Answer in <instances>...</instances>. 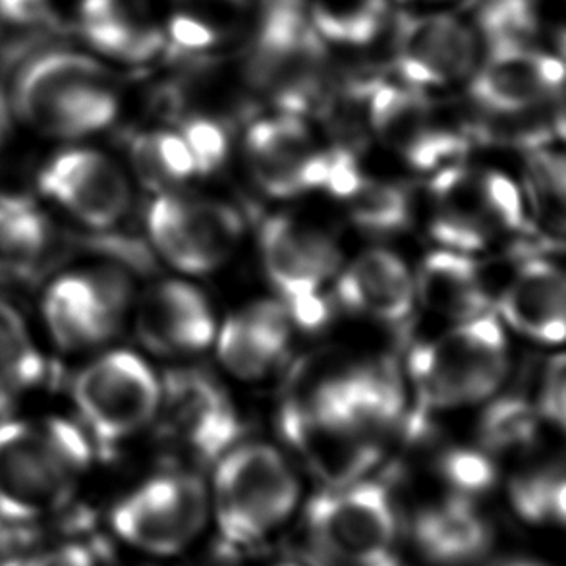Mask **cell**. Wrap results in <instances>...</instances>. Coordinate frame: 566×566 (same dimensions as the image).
I'll return each instance as SVG.
<instances>
[{"label": "cell", "instance_id": "9", "mask_svg": "<svg viewBox=\"0 0 566 566\" xmlns=\"http://www.w3.org/2000/svg\"><path fill=\"white\" fill-rule=\"evenodd\" d=\"M206 521V488L188 474L159 475L144 483L111 514L116 536L154 555L180 552L198 536Z\"/></svg>", "mask_w": 566, "mask_h": 566}, {"label": "cell", "instance_id": "16", "mask_svg": "<svg viewBox=\"0 0 566 566\" xmlns=\"http://www.w3.org/2000/svg\"><path fill=\"white\" fill-rule=\"evenodd\" d=\"M161 406L172 437L203 462L222 457L240 436L227 392L206 374H172L161 390Z\"/></svg>", "mask_w": 566, "mask_h": 566}, {"label": "cell", "instance_id": "7", "mask_svg": "<svg viewBox=\"0 0 566 566\" xmlns=\"http://www.w3.org/2000/svg\"><path fill=\"white\" fill-rule=\"evenodd\" d=\"M260 244L265 271L292 322L319 327L327 319L323 284L335 275L340 261L337 245L319 230L283 217L265 221Z\"/></svg>", "mask_w": 566, "mask_h": 566}, {"label": "cell", "instance_id": "26", "mask_svg": "<svg viewBox=\"0 0 566 566\" xmlns=\"http://www.w3.org/2000/svg\"><path fill=\"white\" fill-rule=\"evenodd\" d=\"M51 244L45 214L20 196H0V279L20 281L38 271Z\"/></svg>", "mask_w": 566, "mask_h": 566}, {"label": "cell", "instance_id": "34", "mask_svg": "<svg viewBox=\"0 0 566 566\" xmlns=\"http://www.w3.org/2000/svg\"><path fill=\"white\" fill-rule=\"evenodd\" d=\"M480 35L490 51L530 49L537 33L534 0H485L478 15Z\"/></svg>", "mask_w": 566, "mask_h": 566}, {"label": "cell", "instance_id": "5", "mask_svg": "<svg viewBox=\"0 0 566 566\" xmlns=\"http://www.w3.org/2000/svg\"><path fill=\"white\" fill-rule=\"evenodd\" d=\"M161 390L146 361L118 350L101 356L77 374L72 398L101 443H118L154 420L161 408Z\"/></svg>", "mask_w": 566, "mask_h": 566}, {"label": "cell", "instance_id": "2", "mask_svg": "<svg viewBox=\"0 0 566 566\" xmlns=\"http://www.w3.org/2000/svg\"><path fill=\"white\" fill-rule=\"evenodd\" d=\"M14 105L31 128L54 138L90 136L118 113L107 70L77 53H49L30 62L15 82Z\"/></svg>", "mask_w": 566, "mask_h": 566}, {"label": "cell", "instance_id": "29", "mask_svg": "<svg viewBox=\"0 0 566 566\" xmlns=\"http://www.w3.org/2000/svg\"><path fill=\"white\" fill-rule=\"evenodd\" d=\"M132 167L139 180L161 193L198 175L190 149L180 134L144 132L132 139Z\"/></svg>", "mask_w": 566, "mask_h": 566}, {"label": "cell", "instance_id": "12", "mask_svg": "<svg viewBox=\"0 0 566 566\" xmlns=\"http://www.w3.org/2000/svg\"><path fill=\"white\" fill-rule=\"evenodd\" d=\"M281 429L310 472L327 488L360 482L381 457L377 444L312 397L284 406Z\"/></svg>", "mask_w": 566, "mask_h": 566}, {"label": "cell", "instance_id": "8", "mask_svg": "<svg viewBox=\"0 0 566 566\" xmlns=\"http://www.w3.org/2000/svg\"><path fill=\"white\" fill-rule=\"evenodd\" d=\"M307 532L315 552L364 559L389 553L397 536V511L381 483L354 482L312 499Z\"/></svg>", "mask_w": 566, "mask_h": 566}, {"label": "cell", "instance_id": "14", "mask_svg": "<svg viewBox=\"0 0 566 566\" xmlns=\"http://www.w3.org/2000/svg\"><path fill=\"white\" fill-rule=\"evenodd\" d=\"M39 186L66 213L92 229H108L130 207V182L107 155L69 149L46 163Z\"/></svg>", "mask_w": 566, "mask_h": 566}, {"label": "cell", "instance_id": "10", "mask_svg": "<svg viewBox=\"0 0 566 566\" xmlns=\"http://www.w3.org/2000/svg\"><path fill=\"white\" fill-rule=\"evenodd\" d=\"M130 304V279L120 269H85L49 286L43 314L54 343L77 353L113 337Z\"/></svg>", "mask_w": 566, "mask_h": 566}, {"label": "cell", "instance_id": "45", "mask_svg": "<svg viewBox=\"0 0 566 566\" xmlns=\"http://www.w3.org/2000/svg\"><path fill=\"white\" fill-rule=\"evenodd\" d=\"M499 566H542L536 565V563H524V560H514V563H503V565Z\"/></svg>", "mask_w": 566, "mask_h": 566}, {"label": "cell", "instance_id": "39", "mask_svg": "<svg viewBox=\"0 0 566 566\" xmlns=\"http://www.w3.org/2000/svg\"><path fill=\"white\" fill-rule=\"evenodd\" d=\"M566 376L565 358L557 356L547 364L545 369L544 382L539 389V402H537V413L544 416L545 420L552 421L555 426L563 428L565 426L566 412Z\"/></svg>", "mask_w": 566, "mask_h": 566}, {"label": "cell", "instance_id": "24", "mask_svg": "<svg viewBox=\"0 0 566 566\" xmlns=\"http://www.w3.org/2000/svg\"><path fill=\"white\" fill-rule=\"evenodd\" d=\"M412 537L437 566H464L482 559L491 545L490 524L467 497L444 499L416 514Z\"/></svg>", "mask_w": 566, "mask_h": 566}, {"label": "cell", "instance_id": "19", "mask_svg": "<svg viewBox=\"0 0 566 566\" xmlns=\"http://www.w3.org/2000/svg\"><path fill=\"white\" fill-rule=\"evenodd\" d=\"M312 398L331 408L379 449L382 439L397 429L405 410L395 371L381 366L354 369L323 382Z\"/></svg>", "mask_w": 566, "mask_h": 566}, {"label": "cell", "instance_id": "42", "mask_svg": "<svg viewBox=\"0 0 566 566\" xmlns=\"http://www.w3.org/2000/svg\"><path fill=\"white\" fill-rule=\"evenodd\" d=\"M306 559L310 566H400V563L390 553H382L376 557H364V559H343V557H333V555L315 552L310 547Z\"/></svg>", "mask_w": 566, "mask_h": 566}, {"label": "cell", "instance_id": "38", "mask_svg": "<svg viewBox=\"0 0 566 566\" xmlns=\"http://www.w3.org/2000/svg\"><path fill=\"white\" fill-rule=\"evenodd\" d=\"M245 7L248 0H178V14L190 15L222 39L240 20Z\"/></svg>", "mask_w": 566, "mask_h": 566}, {"label": "cell", "instance_id": "46", "mask_svg": "<svg viewBox=\"0 0 566 566\" xmlns=\"http://www.w3.org/2000/svg\"><path fill=\"white\" fill-rule=\"evenodd\" d=\"M283 566H298V565H283Z\"/></svg>", "mask_w": 566, "mask_h": 566}, {"label": "cell", "instance_id": "40", "mask_svg": "<svg viewBox=\"0 0 566 566\" xmlns=\"http://www.w3.org/2000/svg\"><path fill=\"white\" fill-rule=\"evenodd\" d=\"M170 39L182 51H206L217 45L221 38L190 15L175 14L169 25Z\"/></svg>", "mask_w": 566, "mask_h": 566}, {"label": "cell", "instance_id": "32", "mask_svg": "<svg viewBox=\"0 0 566 566\" xmlns=\"http://www.w3.org/2000/svg\"><path fill=\"white\" fill-rule=\"evenodd\" d=\"M565 474L560 468L530 470L514 478L511 501L521 518L532 524L565 522Z\"/></svg>", "mask_w": 566, "mask_h": 566}, {"label": "cell", "instance_id": "4", "mask_svg": "<svg viewBox=\"0 0 566 566\" xmlns=\"http://www.w3.org/2000/svg\"><path fill=\"white\" fill-rule=\"evenodd\" d=\"M296 501L298 480L273 447L244 444L222 454L214 475V513L230 544L240 547L268 536Z\"/></svg>", "mask_w": 566, "mask_h": 566}, {"label": "cell", "instance_id": "21", "mask_svg": "<svg viewBox=\"0 0 566 566\" xmlns=\"http://www.w3.org/2000/svg\"><path fill=\"white\" fill-rule=\"evenodd\" d=\"M501 312L522 335L545 345L563 343L566 284L560 269L545 260L526 261L506 284Z\"/></svg>", "mask_w": 566, "mask_h": 566}, {"label": "cell", "instance_id": "31", "mask_svg": "<svg viewBox=\"0 0 566 566\" xmlns=\"http://www.w3.org/2000/svg\"><path fill=\"white\" fill-rule=\"evenodd\" d=\"M346 199L353 221L368 232H398L412 219V201L398 186L361 180Z\"/></svg>", "mask_w": 566, "mask_h": 566}, {"label": "cell", "instance_id": "37", "mask_svg": "<svg viewBox=\"0 0 566 566\" xmlns=\"http://www.w3.org/2000/svg\"><path fill=\"white\" fill-rule=\"evenodd\" d=\"M190 149L198 175H209L219 169L229 154V134L211 116L191 115L178 132Z\"/></svg>", "mask_w": 566, "mask_h": 566}, {"label": "cell", "instance_id": "17", "mask_svg": "<svg viewBox=\"0 0 566 566\" xmlns=\"http://www.w3.org/2000/svg\"><path fill=\"white\" fill-rule=\"evenodd\" d=\"M474 31L451 15H405L397 23L392 59L410 85H443L474 69Z\"/></svg>", "mask_w": 566, "mask_h": 566}, {"label": "cell", "instance_id": "6", "mask_svg": "<svg viewBox=\"0 0 566 566\" xmlns=\"http://www.w3.org/2000/svg\"><path fill=\"white\" fill-rule=\"evenodd\" d=\"M436 237L454 252H474L493 234L526 227L521 191L497 172L443 169L433 182Z\"/></svg>", "mask_w": 566, "mask_h": 566}, {"label": "cell", "instance_id": "36", "mask_svg": "<svg viewBox=\"0 0 566 566\" xmlns=\"http://www.w3.org/2000/svg\"><path fill=\"white\" fill-rule=\"evenodd\" d=\"M443 482L459 497H474L490 490L497 478V470L488 452L451 451L439 464Z\"/></svg>", "mask_w": 566, "mask_h": 566}, {"label": "cell", "instance_id": "3", "mask_svg": "<svg viewBox=\"0 0 566 566\" xmlns=\"http://www.w3.org/2000/svg\"><path fill=\"white\" fill-rule=\"evenodd\" d=\"M506 361L505 335L488 312L420 346L410 368L426 405L452 408L493 395L505 377Z\"/></svg>", "mask_w": 566, "mask_h": 566}, {"label": "cell", "instance_id": "20", "mask_svg": "<svg viewBox=\"0 0 566 566\" xmlns=\"http://www.w3.org/2000/svg\"><path fill=\"white\" fill-rule=\"evenodd\" d=\"M139 337L157 353H196L213 340L206 298L190 284L169 281L151 286L138 307Z\"/></svg>", "mask_w": 566, "mask_h": 566}, {"label": "cell", "instance_id": "25", "mask_svg": "<svg viewBox=\"0 0 566 566\" xmlns=\"http://www.w3.org/2000/svg\"><path fill=\"white\" fill-rule=\"evenodd\" d=\"M416 296L436 315L467 322L488 314L490 296L482 271L468 253L441 250L423 261Z\"/></svg>", "mask_w": 566, "mask_h": 566}, {"label": "cell", "instance_id": "23", "mask_svg": "<svg viewBox=\"0 0 566 566\" xmlns=\"http://www.w3.org/2000/svg\"><path fill=\"white\" fill-rule=\"evenodd\" d=\"M291 315L275 302H261L230 317L219 335L224 368L240 379H260L283 358L291 340Z\"/></svg>", "mask_w": 566, "mask_h": 566}, {"label": "cell", "instance_id": "30", "mask_svg": "<svg viewBox=\"0 0 566 566\" xmlns=\"http://www.w3.org/2000/svg\"><path fill=\"white\" fill-rule=\"evenodd\" d=\"M385 14V0H317L310 22L322 39L358 46L379 35Z\"/></svg>", "mask_w": 566, "mask_h": 566}, {"label": "cell", "instance_id": "11", "mask_svg": "<svg viewBox=\"0 0 566 566\" xmlns=\"http://www.w3.org/2000/svg\"><path fill=\"white\" fill-rule=\"evenodd\" d=\"M147 227L163 258L188 273L221 268L242 238V222L230 207L175 191L155 199Z\"/></svg>", "mask_w": 566, "mask_h": 566}, {"label": "cell", "instance_id": "22", "mask_svg": "<svg viewBox=\"0 0 566 566\" xmlns=\"http://www.w3.org/2000/svg\"><path fill=\"white\" fill-rule=\"evenodd\" d=\"M338 298L348 310L379 322H405L416 300L412 275L395 253L374 250L360 255L338 279Z\"/></svg>", "mask_w": 566, "mask_h": 566}, {"label": "cell", "instance_id": "33", "mask_svg": "<svg viewBox=\"0 0 566 566\" xmlns=\"http://www.w3.org/2000/svg\"><path fill=\"white\" fill-rule=\"evenodd\" d=\"M536 406L528 405L518 397L501 398L483 413L482 436L483 449L488 454L522 451L534 443L537 436Z\"/></svg>", "mask_w": 566, "mask_h": 566}, {"label": "cell", "instance_id": "41", "mask_svg": "<svg viewBox=\"0 0 566 566\" xmlns=\"http://www.w3.org/2000/svg\"><path fill=\"white\" fill-rule=\"evenodd\" d=\"M28 566H97V555L90 544L70 542L39 552Z\"/></svg>", "mask_w": 566, "mask_h": 566}, {"label": "cell", "instance_id": "27", "mask_svg": "<svg viewBox=\"0 0 566 566\" xmlns=\"http://www.w3.org/2000/svg\"><path fill=\"white\" fill-rule=\"evenodd\" d=\"M82 22L93 45L128 61L151 59L163 46L161 35L132 22L118 0H84Z\"/></svg>", "mask_w": 566, "mask_h": 566}, {"label": "cell", "instance_id": "35", "mask_svg": "<svg viewBox=\"0 0 566 566\" xmlns=\"http://www.w3.org/2000/svg\"><path fill=\"white\" fill-rule=\"evenodd\" d=\"M530 201L539 221L560 237L565 222V161L553 151H536L526 172Z\"/></svg>", "mask_w": 566, "mask_h": 566}, {"label": "cell", "instance_id": "18", "mask_svg": "<svg viewBox=\"0 0 566 566\" xmlns=\"http://www.w3.org/2000/svg\"><path fill=\"white\" fill-rule=\"evenodd\" d=\"M563 62L532 49L490 51L475 72L470 95L490 115L528 113L553 99L563 85Z\"/></svg>", "mask_w": 566, "mask_h": 566}, {"label": "cell", "instance_id": "43", "mask_svg": "<svg viewBox=\"0 0 566 566\" xmlns=\"http://www.w3.org/2000/svg\"><path fill=\"white\" fill-rule=\"evenodd\" d=\"M46 12V0H0V14L12 22H35Z\"/></svg>", "mask_w": 566, "mask_h": 566}, {"label": "cell", "instance_id": "1", "mask_svg": "<svg viewBox=\"0 0 566 566\" xmlns=\"http://www.w3.org/2000/svg\"><path fill=\"white\" fill-rule=\"evenodd\" d=\"M92 459L69 421L0 423V518L33 522L69 503Z\"/></svg>", "mask_w": 566, "mask_h": 566}, {"label": "cell", "instance_id": "15", "mask_svg": "<svg viewBox=\"0 0 566 566\" xmlns=\"http://www.w3.org/2000/svg\"><path fill=\"white\" fill-rule=\"evenodd\" d=\"M364 107L377 136L418 169H437L459 159L464 142L433 123L428 101L397 85L366 84Z\"/></svg>", "mask_w": 566, "mask_h": 566}, {"label": "cell", "instance_id": "44", "mask_svg": "<svg viewBox=\"0 0 566 566\" xmlns=\"http://www.w3.org/2000/svg\"><path fill=\"white\" fill-rule=\"evenodd\" d=\"M193 566H242V557L238 545L224 539L221 544L213 545Z\"/></svg>", "mask_w": 566, "mask_h": 566}, {"label": "cell", "instance_id": "28", "mask_svg": "<svg viewBox=\"0 0 566 566\" xmlns=\"http://www.w3.org/2000/svg\"><path fill=\"white\" fill-rule=\"evenodd\" d=\"M43 360L28 325L14 307L0 300V412L39 381Z\"/></svg>", "mask_w": 566, "mask_h": 566}, {"label": "cell", "instance_id": "13", "mask_svg": "<svg viewBox=\"0 0 566 566\" xmlns=\"http://www.w3.org/2000/svg\"><path fill=\"white\" fill-rule=\"evenodd\" d=\"M337 151L319 149L304 120L291 113L253 124L245 136L253 177L276 198L327 190Z\"/></svg>", "mask_w": 566, "mask_h": 566}]
</instances>
